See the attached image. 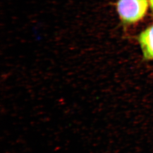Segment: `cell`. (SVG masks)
I'll use <instances>...</instances> for the list:
<instances>
[{"mask_svg": "<svg viewBox=\"0 0 153 153\" xmlns=\"http://www.w3.org/2000/svg\"><path fill=\"white\" fill-rule=\"evenodd\" d=\"M149 0H117L115 8L124 25H131L140 21L147 13Z\"/></svg>", "mask_w": 153, "mask_h": 153, "instance_id": "obj_1", "label": "cell"}, {"mask_svg": "<svg viewBox=\"0 0 153 153\" xmlns=\"http://www.w3.org/2000/svg\"><path fill=\"white\" fill-rule=\"evenodd\" d=\"M138 40L144 58L146 60H153V25L141 33Z\"/></svg>", "mask_w": 153, "mask_h": 153, "instance_id": "obj_2", "label": "cell"}, {"mask_svg": "<svg viewBox=\"0 0 153 153\" xmlns=\"http://www.w3.org/2000/svg\"><path fill=\"white\" fill-rule=\"evenodd\" d=\"M149 5L150 6L151 9L153 11V0H149Z\"/></svg>", "mask_w": 153, "mask_h": 153, "instance_id": "obj_3", "label": "cell"}]
</instances>
